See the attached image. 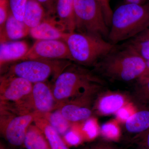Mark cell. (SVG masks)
I'll return each instance as SVG.
<instances>
[{
    "label": "cell",
    "mask_w": 149,
    "mask_h": 149,
    "mask_svg": "<svg viewBox=\"0 0 149 149\" xmlns=\"http://www.w3.org/2000/svg\"><path fill=\"white\" fill-rule=\"evenodd\" d=\"M96 72L111 80L129 82L136 80L146 71V61L126 45L117 47L95 65Z\"/></svg>",
    "instance_id": "6da1fadb"
},
{
    "label": "cell",
    "mask_w": 149,
    "mask_h": 149,
    "mask_svg": "<svg viewBox=\"0 0 149 149\" xmlns=\"http://www.w3.org/2000/svg\"><path fill=\"white\" fill-rule=\"evenodd\" d=\"M149 28V1L144 4L125 3L113 12L108 40L117 45Z\"/></svg>",
    "instance_id": "7a4b0ae2"
},
{
    "label": "cell",
    "mask_w": 149,
    "mask_h": 149,
    "mask_svg": "<svg viewBox=\"0 0 149 149\" xmlns=\"http://www.w3.org/2000/svg\"><path fill=\"white\" fill-rule=\"evenodd\" d=\"M64 41L72 61L85 66H95L117 47L97 35L75 31L69 33Z\"/></svg>",
    "instance_id": "3957f363"
},
{
    "label": "cell",
    "mask_w": 149,
    "mask_h": 149,
    "mask_svg": "<svg viewBox=\"0 0 149 149\" xmlns=\"http://www.w3.org/2000/svg\"><path fill=\"white\" fill-rule=\"evenodd\" d=\"M71 65L59 74L52 88L58 108L93 85L104 83L103 80L97 75Z\"/></svg>",
    "instance_id": "277c9868"
},
{
    "label": "cell",
    "mask_w": 149,
    "mask_h": 149,
    "mask_svg": "<svg viewBox=\"0 0 149 149\" xmlns=\"http://www.w3.org/2000/svg\"><path fill=\"white\" fill-rule=\"evenodd\" d=\"M71 64L66 60H27L11 65L6 74L21 77L35 84L46 82L51 76L56 79Z\"/></svg>",
    "instance_id": "5b68a950"
},
{
    "label": "cell",
    "mask_w": 149,
    "mask_h": 149,
    "mask_svg": "<svg viewBox=\"0 0 149 149\" xmlns=\"http://www.w3.org/2000/svg\"><path fill=\"white\" fill-rule=\"evenodd\" d=\"M74 13L77 32L108 40L109 27L97 0H74Z\"/></svg>",
    "instance_id": "8992f818"
},
{
    "label": "cell",
    "mask_w": 149,
    "mask_h": 149,
    "mask_svg": "<svg viewBox=\"0 0 149 149\" xmlns=\"http://www.w3.org/2000/svg\"><path fill=\"white\" fill-rule=\"evenodd\" d=\"M0 109L2 136L13 146H23L27 129L39 113L35 111L18 112L3 108Z\"/></svg>",
    "instance_id": "52a82bcc"
},
{
    "label": "cell",
    "mask_w": 149,
    "mask_h": 149,
    "mask_svg": "<svg viewBox=\"0 0 149 149\" xmlns=\"http://www.w3.org/2000/svg\"><path fill=\"white\" fill-rule=\"evenodd\" d=\"M103 84L97 83L61 104L59 109L70 123L88 120L94 113V104Z\"/></svg>",
    "instance_id": "ba28073f"
},
{
    "label": "cell",
    "mask_w": 149,
    "mask_h": 149,
    "mask_svg": "<svg viewBox=\"0 0 149 149\" xmlns=\"http://www.w3.org/2000/svg\"><path fill=\"white\" fill-rule=\"evenodd\" d=\"M33 83L17 76L5 74L0 80V104L27 107L31 106Z\"/></svg>",
    "instance_id": "9c48e42d"
},
{
    "label": "cell",
    "mask_w": 149,
    "mask_h": 149,
    "mask_svg": "<svg viewBox=\"0 0 149 149\" xmlns=\"http://www.w3.org/2000/svg\"><path fill=\"white\" fill-rule=\"evenodd\" d=\"M29 59L72 61L66 43L62 40H37L20 61Z\"/></svg>",
    "instance_id": "30bf717a"
},
{
    "label": "cell",
    "mask_w": 149,
    "mask_h": 149,
    "mask_svg": "<svg viewBox=\"0 0 149 149\" xmlns=\"http://www.w3.org/2000/svg\"><path fill=\"white\" fill-rule=\"evenodd\" d=\"M129 98L124 93L117 91L100 92L95 101L94 113L100 116L116 113L128 104Z\"/></svg>",
    "instance_id": "8fae6325"
},
{
    "label": "cell",
    "mask_w": 149,
    "mask_h": 149,
    "mask_svg": "<svg viewBox=\"0 0 149 149\" xmlns=\"http://www.w3.org/2000/svg\"><path fill=\"white\" fill-rule=\"evenodd\" d=\"M48 15L37 27L30 29L29 35L37 40L64 41L70 33L65 25L57 17Z\"/></svg>",
    "instance_id": "7c38bea8"
},
{
    "label": "cell",
    "mask_w": 149,
    "mask_h": 149,
    "mask_svg": "<svg viewBox=\"0 0 149 149\" xmlns=\"http://www.w3.org/2000/svg\"><path fill=\"white\" fill-rule=\"evenodd\" d=\"M30 102L32 109L40 115L45 114L58 109L52 89L45 82L33 84Z\"/></svg>",
    "instance_id": "4fadbf2b"
},
{
    "label": "cell",
    "mask_w": 149,
    "mask_h": 149,
    "mask_svg": "<svg viewBox=\"0 0 149 149\" xmlns=\"http://www.w3.org/2000/svg\"><path fill=\"white\" fill-rule=\"evenodd\" d=\"M29 45L24 41L7 42L0 45L1 69L6 65L19 61L29 51Z\"/></svg>",
    "instance_id": "5bb4252c"
},
{
    "label": "cell",
    "mask_w": 149,
    "mask_h": 149,
    "mask_svg": "<svg viewBox=\"0 0 149 149\" xmlns=\"http://www.w3.org/2000/svg\"><path fill=\"white\" fill-rule=\"evenodd\" d=\"M30 30L23 21L17 20L10 10L5 24L0 29L1 43L24 38L29 34Z\"/></svg>",
    "instance_id": "9a60e30c"
},
{
    "label": "cell",
    "mask_w": 149,
    "mask_h": 149,
    "mask_svg": "<svg viewBox=\"0 0 149 149\" xmlns=\"http://www.w3.org/2000/svg\"><path fill=\"white\" fill-rule=\"evenodd\" d=\"M149 129V106L140 107L139 109L125 120L124 129L134 136Z\"/></svg>",
    "instance_id": "2e32d148"
},
{
    "label": "cell",
    "mask_w": 149,
    "mask_h": 149,
    "mask_svg": "<svg viewBox=\"0 0 149 149\" xmlns=\"http://www.w3.org/2000/svg\"><path fill=\"white\" fill-rule=\"evenodd\" d=\"M49 15L45 8L37 0H28L23 22L31 29L37 27Z\"/></svg>",
    "instance_id": "e0dca14e"
},
{
    "label": "cell",
    "mask_w": 149,
    "mask_h": 149,
    "mask_svg": "<svg viewBox=\"0 0 149 149\" xmlns=\"http://www.w3.org/2000/svg\"><path fill=\"white\" fill-rule=\"evenodd\" d=\"M74 0H56L55 12L58 18L66 26L70 33L75 31Z\"/></svg>",
    "instance_id": "ac0fdd59"
},
{
    "label": "cell",
    "mask_w": 149,
    "mask_h": 149,
    "mask_svg": "<svg viewBox=\"0 0 149 149\" xmlns=\"http://www.w3.org/2000/svg\"><path fill=\"white\" fill-rule=\"evenodd\" d=\"M34 122L45 134L51 149H69L59 133L46 118L42 116L38 115Z\"/></svg>",
    "instance_id": "d6986e66"
},
{
    "label": "cell",
    "mask_w": 149,
    "mask_h": 149,
    "mask_svg": "<svg viewBox=\"0 0 149 149\" xmlns=\"http://www.w3.org/2000/svg\"><path fill=\"white\" fill-rule=\"evenodd\" d=\"M23 146L26 149L51 148L45 134L35 124H31L28 127Z\"/></svg>",
    "instance_id": "ffe728a7"
},
{
    "label": "cell",
    "mask_w": 149,
    "mask_h": 149,
    "mask_svg": "<svg viewBox=\"0 0 149 149\" xmlns=\"http://www.w3.org/2000/svg\"><path fill=\"white\" fill-rule=\"evenodd\" d=\"M133 98L139 106H149V70L137 80Z\"/></svg>",
    "instance_id": "44dd1931"
},
{
    "label": "cell",
    "mask_w": 149,
    "mask_h": 149,
    "mask_svg": "<svg viewBox=\"0 0 149 149\" xmlns=\"http://www.w3.org/2000/svg\"><path fill=\"white\" fill-rule=\"evenodd\" d=\"M40 115L46 118L61 136L66 134L70 128L71 123L63 116L59 109Z\"/></svg>",
    "instance_id": "7402d4cb"
},
{
    "label": "cell",
    "mask_w": 149,
    "mask_h": 149,
    "mask_svg": "<svg viewBox=\"0 0 149 149\" xmlns=\"http://www.w3.org/2000/svg\"><path fill=\"white\" fill-rule=\"evenodd\" d=\"M126 44L134 49L145 60H149V39L134 37Z\"/></svg>",
    "instance_id": "603a6c76"
},
{
    "label": "cell",
    "mask_w": 149,
    "mask_h": 149,
    "mask_svg": "<svg viewBox=\"0 0 149 149\" xmlns=\"http://www.w3.org/2000/svg\"><path fill=\"white\" fill-rule=\"evenodd\" d=\"M28 0H8L10 12L20 21H23V17Z\"/></svg>",
    "instance_id": "cb8c5ba5"
},
{
    "label": "cell",
    "mask_w": 149,
    "mask_h": 149,
    "mask_svg": "<svg viewBox=\"0 0 149 149\" xmlns=\"http://www.w3.org/2000/svg\"><path fill=\"white\" fill-rule=\"evenodd\" d=\"M131 143L136 149H149V129L133 137Z\"/></svg>",
    "instance_id": "d4e9b609"
},
{
    "label": "cell",
    "mask_w": 149,
    "mask_h": 149,
    "mask_svg": "<svg viewBox=\"0 0 149 149\" xmlns=\"http://www.w3.org/2000/svg\"><path fill=\"white\" fill-rule=\"evenodd\" d=\"M9 12L8 0H0V29L5 24Z\"/></svg>",
    "instance_id": "484cf974"
},
{
    "label": "cell",
    "mask_w": 149,
    "mask_h": 149,
    "mask_svg": "<svg viewBox=\"0 0 149 149\" xmlns=\"http://www.w3.org/2000/svg\"><path fill=\"white\" fill-rule=\"evenodd\" d=\"M97 1L101 6L107 24L110 27L113 12L110 5L109 0H97Z\"/></svg>",
    "instance_id": "4316f807"
},
{
    "label": "cell",
    "mask_w": 149,
    "mask_h": 149,
    "mask_svg": "<svg viewBox=\"0 0 149 149\" xmlns=\"http://www.w3.org/2000/svg\"><path fill=\"white\" fill-rule=\"evenodd\" d=\"M101 130L104 135L112 136H118L119 132L118 126L111 122L107 123L102 125Z\"/></svg>",
    "instance_id": "83f0119b"
},
{
    "label": "cell",
    "mask_w": 149,
    "mask_h": 149,
    "mask_svg": "<svg viewBox=\"0 0 149 149\" xmlns=\"http://www.w3.org/2000/svg\"><path fill=\"white\" fill-rule=\"evenodd\" d=\"M44 7L48 13L52 15L55 12L56 0H37Z\"/></svg>",
    "instance_id": "f1b7e54d"
},
{
    "label": "cell",
    "mask_w": 149,
    "mask_h": 149,
    "mask_svg": "<svg viewBox=\"0 0 149 149\" xmlns=\"http://www.w3.org/2000/svg\"><path fill=\"white\" fill-rule=\"evenodd\" d=\"M83 149H119L111 144L105 143H99L85 147Z\"/></svg>",
    "instance_id": "f546056e"
},
{
    "label": "cell",
    "mask_w": 149,
    "mask_h": 149,
    "mask_svg": "<svg viewBox=\"0 0 149 149\" xmlns=\"http://www.w3.org/2000/svg\"><path fill=\"white\" fill-rule=\"evenodd\" d=\"M125 107L119 110L116 113L118 118L121 120H125H125H127L128 118L131 115H130V112L128 111V110L126 109Z\"/></svg>",
    "instance_id": "4dcf8cb0"
},
{
    "label": "cell",
    "mask_w": 149,
    "mask_h": 149,
    "mask_svg": "<svg viewBox=\"0 0 149 149\" xmlns=\"http://www.w3.org/2000/svg\"><path fill=\"white\" fill-rule=\"evenodd\" d=\"M95 123L93 122L92 120H88V122L85 125V130H87L88 132H93V134L94 136L96 135L97 133V130Z\"/></svg>",
    "instance_id": "1f68e13d"
},
{
    "label": "cell",
    "mask_w": 149,
    "mask_h": 149,
    "mask_svg": "<svg viewBox=\"0 0 149 149\" xmlns=\"http://www.w3.org/2000/svg\"><path fill=\"white\" fill-rule=\"evenodd\" d=\"M126 3H133L136 4H144L148 2V0H124Z\"/></svg>",
    "instance_id": "d6a6232c"
},
{
    "label": "cell",
    "mask_w": 149,
    "mask_h": 149,
    "mask_svg": "<svg viewBox=\"0 0 149 149\" xmlns=\"http://www.w3.org/2000/svg\"><path fill=\"white\" fill-rule=\"evenodd\" d=\"M136 37L141 39H149V28Z\"/></svg>",
    "instance_id": "836d02e7"
},
{
    "label": "cell",
    "mask_w": 149,
    "mask_h": 149,
    "mask_svg": "<svg viewBox=\"0 0 149 149\" xmlns=\"http://www.w3.org/2000/svg\"><path fill=\"white\" fill-rule=\"evenodd\" d=\"M0 149H8L6 148L1 143V146H0Z\"/></svg>",
    "instance_id": "e575fe53"
},
{
    "label": "cell",
    "mask_w": 149,
    "mask_h": 149,
    "mask_svg": "<svg viewBox=\"0 0 149 149\" xmlns=\"http://www.w3.org/2000/svg\"><path fill=\"white\" fill-rule=\"evenodd\" d=\"M147 70H149V60L146 61Z\"/></svg>",
    "instance_id": "d590c367"
},
{
    "label": "cell",
    "mask_w": 149,
    "mask_h": 149,
    "mask_svg": "<svg viewBox=\"0 0 149 149\" xmlns=\"http://www.w3.org/2000/svg\"><path fill=\"white\" fill-rule=\"evenodd\" d=\"M51 149V148H47V149Z\"/></svg>",
    "instance_id": "8d00e7d4"
}]
</instances>
